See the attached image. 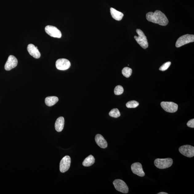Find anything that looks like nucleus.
Returning a JSON list of instances; mask_svg holds the SVG:
<instances>
[{
    "instance_id": "1",
    "label": "nucleus",
    "mask_w": 194,
    "mask_h": 194,
    "mask_svg": "<svg viewBox=\"0 0 194 194\" xmlns=\"http://www.w3.org/2000/svg\"><path fill=\"white\" fill-rule=\"evenodd\" d=\"M146 17L148 21L158 24L160 25L165 26L169 23V21L165 14L159 10H156L154 12L148 13Z\"/></svg>"
},
{
    "instance_id": "2",
    "label": "nucleus",
    "mask_w": 194,
    "mask_h": 194,
    "mask_svg": "<svg viewBox=\"0 0 194 194\" xmlns=\"http://www.w3.org/2000/svg\"><path fill=\"white\" fill-rule=\"evenodd\" d=\"M173 163L172 159H156L154 161L155 166L160 169H165L171 167Z\"/></svg>"
},
{
    "instance_id": "3",
    "label": "nucleus",
    "mask_w": 194,
    "mask_h": 194,
    "mask_svg": "<svg viewBox=\"0 0 194 194\" xmlns=\"http://www.w3.org/2000/svg\"><path fill=\"white\" fill-rule=\"evenodd\" d=\"M136 32L139 36H135V39L142 48L144 49L147 48L148 46V43L147 38L143 32L139 29L136 30Z\"/></svg>"
},
{
    "instance_id": "4",
    "label": "nucleus",
    "mask_w": 194,
    "mask_h": 194,
    "mask_svg": "<svg viewBox=\"0 0 194 194\" xmlns=\"http://www.w3.org/2000/svg\"><path fill=\"white\" fill-rule=\"evenodd\" d=\"M194 41L193 34H185L178 38L176 42V46L177 47H179L188 43L193 42Z\"/></svg>"
},
{
    "instance_id": "5",
    "label": "nucleus",
    "mask_w": 194,
    "mask_h": 194,
    "mask_svg": "<svg viewBox=\"0 0 194 194\" xmlns=\"http://www.w3.org/2000/svg\"><path fill=\"white\" fill-rule=\"evenodd\" d=\"M113 185L116 190L124 193H127L129 189L126 183L121 180H116L114 181Z\"/></svg>"
},
{
    "instance_id": "6",
    "label": "nucleus",
    "mask_w": 194,
    "mask_h": 194,
    "mask_svg": "<svg viewBox=\"0 0 194 194\" xmlns=\"http://www.w3.org/2000/svg\"><path fill=\"white\" fill-rule=\"evenodd\" d=\"M179 152L184 156L192 157L194 156V147L190 145H185L180 147Z\"/></svg>"
},
{
    "instance_id": "7",
    "label": "nucleus",
    "mask_w": 194,
    "mask_h": 194,
    "mask_svg": "<svg viewBox=\"0 0 194 194\" xmlns=\"http://www.w3.org/2000/svg\"><path fill=\"white\" fill-rule=\"evenodd\" d=\"M45 31L49 36L53 37L60 38L62 37L61 31L54 26H47L45 28Z\"/></svg>"
},
{
    "instance_id": "8",
    "label": "nucleus",
    "mask_w": 194,
    "mask_h": 194,
    "mask_svg": "<svg viewBox=\"0 0 194 194\" xmlns=\"http://www.w3.org/2000/svg\"><path fill=\"white\" fill-rule=\"evenodd\" d=\"M161 105L166 111L173 113L177 111L178 105L175 103L172 102H162Z\"/></svg>"
},
{
    "instance_id": "9",
    "label": "nucleus",
    "mask_w": 194,
    "mask_h": 194,
    "mask_svg": "<svg viewBox=\"0 0 194 194\" xmlns=\"http://www.w3.org/2000/svg\"><path fill=\"white\" fill-rule=\"evenodd\" d=\"M71 164V157L69 156H64L62 159L60 163V172L64 173L68 171L70 167Z\"/></svg>"
},
{
    "instance_id": "10",
    "label": "nucleus",
    "mask_w": 194,
    "mask_h": 194,
    "mask_svg": "<svg viewBox=\"0 0 194 194\" xmlns=\"http://www.w3.org/2000/svg\"><path fill=\"white\" fill-rule=\"evenodd\" d=\"M56 67L58 70H66L70 68L71 63L69 60L66 59H59L56 62Z\"/></svg>"
},
{
    "instance_id": "11",
    "label": "nucleus",
    "mask_w": 194,
    "mask_h": 194,
    "mask_svg": "<svg viewBox=\"0 0 194 194\" xmlns=\"http://www.w3.org/2000/svg\"><path fill=\"white\" fill-rule=\"evenodd\" d=\"M18 64V60L14 56L10 55L8 57L4 66L5 70L10 71L16 67Z\"/></svg>"
},
{
    "instance_id": "12",
    "label": "nucleus",
    "mask_w": 194,
    "mask_h": 194,
    "mask_svg": "<svg viewBox=\"0 0 194 194\" xmlns=\"http://www.w3.org/2000/svg\"><path fill=\"white\" fill-rule=\"evenodd\" d=\"M131 170L134 174L139 176H143L145 174L143 171L142 165L141 163H135L131 165Z\"/></svg>"
},
{
    "instance_id": "13",
    "label": "nucleus",
    "mask_w": 194,
    "mask_h": 194,
    "mask_svg": "<svg viewBox=\"0 0 194 194\" xmlns=\"http://www.w3.org/2000/svg\"><path fill=\"white\" fill-rule=\"evenodd\" d=\"M27 50L30 55L36 59L40 58V53L38 48L32 44H29L27 47Z\"/></svg>"
},
{
    "instance_id": "14",
    "label": "nucleus",
    "mask_w": 194,
    "mask_h": 194,
    "mask_svg": "<svg viewBox=\"0 0 194 194\" xmlns=\"http://www.w3.org/2000/svg\"><path fill=\"white\" fill-rule=\"evenodd\" d=\"M95 140L97 144L100 148H105L107 147V142L102 135L100 134L97 135L95 137Z\"/></svg>"
},
{
    "instance_id": "15",
    "label": "nucleus",
    "mask_w": 194,
    "mask_h": 194,
    "mask_svg": "<svg viewBox=\"0 0 194 194\" xmlns=\"http://www.w3.org/2000/svg\"><path fill=\"white\" fill-rule=\"evenodd\" d=\"M64 125V119L63 117L58 118L56 120L55 127V130L58 132H60L63 129Z\"/></svg>"
},
{
    "instance_id": "16",
    "label": "nucleus",
    "mask_w": 194,
    "mask_h": 194,
    "mask_svg": "<svg viewBox=\"0 0 194 194\" xmlns=\"http://www.w3.org/2000/svg\"><path fill=\"white\" fill-rule=\"evenodd\" d=\"M110 12L112 17L116 20H121L124 16V14L118 11L114 8H111L110 9Z\"/></svg>"
},
{
    "instance_id": "17",
    "label": "nucleus",
    "mask_w": 194,
    "mask_h": 194,
    "mask_svg": "<svg viewBox=\"0 0 194 194\" xmlns=\"http://www.w3.org/2000/svg\"><path fill=\"white\" fill-rule=\"evenodd\" d=\"M59 99L56 96H49L47 97L45 99V103L47 106L51 107L55 105L57 103Z\"/></svg>"
},
{
    "instance_id": "18",
    "label": "nucleus",
    "mask_w": 194,
    "mask_h": 194,
    "mask_svg": "<svg viewBox=\"0 0 194 194\" xmlns=\"http://www.w3.org/2000/svg\"><path fill=\"white\" fill-rule=\"evenodd\" d=\"M95 162L94 157L92 155L86 157L83 161V164L85 167H88L92 165Z\"/></svg>"
},
{
    "instance_id": "19",
    "label": "nucleus",
    "mask_w": 194,
    "mask_h": 194,
    "mask_svg": "<svg viewBox=\"0 0 194 194\" xmlns=\"http://www.w3.org/2000/svg\"><path fill=\"white\" fill-rule=\"evenodd\" d=\"M132 70L131 69L126 67L123 68L122 70V73L123 75L125 77L128 78L131 76L132 74Z\"/></svg>"
},
{
    "instance_id": "20",
    "label": "nucleus",
    "mask_w": 194,
    "mask_h": 194,
    "mask_svg": "<svg viewBox=\"0 0 194 194\" xmlns=\"http://www.w3.org/2000/svg\"><path fill=\"white\" fill-rule=\"evenodd\" d=\"M109 115L111 117L117 118L120 116V113L119 110L118 109L115 108L111 110L109 112Z\"/></svg>"
},
{
    "instance_id": "21",
    "label": "nucleus",
    "mask_w": 194,
    "mask_h": 194,
    "mask_svg": "<svg viewBox=\"0 0 194 194\" xmlns=\"http://www.w3.org/2000/svg\"><path fill=\"white\" fill-rule=\"evenodd\" d=\"M139 105V103L137 101L133 100L129 101L127 103L126 106L129 108H133L136 107Z\"/></svg>"
},
{
    "instance_id": "22",
    "label": "nucleus",
    "mask_w": 194,
    "mask_h": 194,
    "mask_svg": "<svg viewBox=\"0 0 194 194\" xmlns=\"http://www.w3.org/2000/svg\"><path fill=\"white\" fill-rule=\"evenodd\" d=\"M124 92V89L122 86L120 85H118L114 88V93L115 95H119L123 93Z\"/></svg>"
},
{
    "instance_id": "23",
    "label": "nucleus",
    "mask_w": 194,
    "mask_h": 194,
    "mask_svg": "<svg viewBox=\"0 0 194 194\" xmlns=\"http://www.w3.org/2000/svg\"><path fill=\"white\" fill-rule=\"evenodd\" d=\"M171 64V62H166L160 67V68H159V70L162 71L167 70Z\"/></svg>"
},
{
    "instance_id": "24",
    "label": "nucleus",
    "mask_w": 194,
    "mask_h": 194,
    "mask_svg": "<svg viewBox=\"0 0 194 194\" xmlns=\"http://www.w3.org/2000/svg\"><path fill=\"white\" fill-rule=\"evenodd\" d=\"M187 126L191 128H194V119H192L189 121L187 123Z\"/></svg>"
},
{
    "instance_id": "25",
    "label": "nucleus",
    "mask_w": 194,
    "mask_h": 194,
    "mask_svg": "<svg viewBox=\"0 0 194 194\" xmlns=\"http://www.w3.org/2000/svg\"><path fill=\"white\" fill-rule=\"evenodd\" d=\"M158 194H168V193L166 192H160Z\"/></svg>"
}]
</instances>
